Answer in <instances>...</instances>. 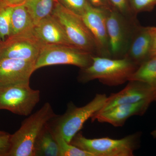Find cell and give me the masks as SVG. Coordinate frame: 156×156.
<instances>
[{"instance_id":"1","label":"cell","mask_w":156,"mask_h":156,"mask_svg":"<svg viewBox=\"0 0 156 156\" xmlns=\"http://www.w3.org/2000/svg\"><path fill=\"white\" fill-rule=\"evenodd\" d=\"M139 66L129 58H113L93 55L92 63L80 69L78 81L83 83L98 80L110 87L125 83Z\"/></svg>"},{"instance_id":"2","label":"cell","mask_w":156,"mask_h":156,"mask_svg":"<svg viewBox=\"0 0 156 156\" xmlns=\"http://www.w3.org/2000/svg\"><path fill=\"white\" fill-rule=\"evenodd\" d=\"M56 115L49 102L23 122L20 128L11 134L8 156H34L35 143L45 126Z\"/></svg>"},{"instance_id":"3","label":"cell","mask_w":156,"mask_h":156,"mask_svg":"<svg viewBox=\"0 0 156 156\" xmlns=\"http://www.w3.org/2000/svg\"><path fill=\"white\" fill-rule=\"evenodd\" d=\"M107 98L105 94H96L90 102L80 107L70 102L65 112L61 115H56L48 124L54 132L70 143L83 128L86 121L102 108Z\"/></svg>"},{"instance_id":"4","label":"cell","mask_w":156,"mask_h":156,"mask_svg":"<svg viewBox=\"0 0 156 156\" xmlns=\"http://www.w3.org/2000/svg\"><path fill=\"white\" fill-rule=\"evenodd\" d=\"M141 135L136 132L120 139L108 137L90 139L80 131L70 143L94 156H133L134 151L139 147Z\"/></svg>"},{"instance_id":"5","label":"cell","mask_w":156,"mask_h":156,"mask_svg":"<svg viewBox=\"0 0 156 156\" xmlns=\"http://www.w3.org/2000/svg\"><path fill=\"white\" fill-rule=\"evenodd\" d=\"M51 15L61 24L73 46L97 56L94 39L81 16L56 2Z\"/></svg>"},{"instance_id":"6","label":"cell","mask_w":156,"mask_h":156,"mask_svg":"<svg viewBox=\"0 0 156 156\" xmlns=\"http://www.w3.org/2000/svg\"><path fill=\"white\" fill-rule=\"evenodd\" d=\"M93 54L74 46L43 45L35 65V70L56 65H71L80 69L92 63Z\"/></svg>"},{"instance_id":"7","label":"cell","mask_w":156,"mask_h":156,"mask_svg":"<svg viewBox=\"0 0 156 156\" xmlns=\"http://www.w3.org/2000/svg\"><path fill=\"white\" fill-rule=\"evenodd\" d=\"M139 22L130 19L114 9L107 12L106 25L111 58H125L133 31Z\"/></svg>"},{"instance_id":"8","label":"cell","mask_w":156,"mask_h":156,"mask_svg":"<svg viewBox=\"0 0 156 156\" xmlns=\"http://www.w3.org/2000/svg\"><path fill=\"white\" fill-rule=\"evenodd\" d=\"M40 99V92L30 85L0 87V110L20 115H30Z\"/></svg>"},{"instance_id":"9","label":"cell","mask_w":156,"mask_h":156,"mask_svg":"<svg viewBox=\"0 0 156 156\" xmlns=\"http://www.w3.org/2000/svg\"><path fill=\"white\" fill-rule=\"evenodd\" d=\"M43 45L33 31L10 36L0 43V58L36 62Z\"/></svg>"},{"instance_id":"10","label":"cell","mask_w":156,"mask_h":156,"mask_svg":"<svg viewBox=\"0 0 156 156\" xmlns=\"http://www.w3.org/2000/svg\"><path fill=\"white\" fill-rule=\"evenodd\" d=\"M107 11L89 4L81 17L94 39L97 56L111 58L106 25Z\"/></svg>"},{"instance_id":"11","label":"cell","mask_w":156,"mask_h":156,"mask_svg":"<svg viewBox=\"0 0 156 156\" xmlns=\"http://www.w3.org/2000/svg\"><path fill=\"white\" fill-rule=\"evenodd\" d=\"M35 65V61L0 58V87L30 85Z\"/></svg>"},{"instance_id":"12","label":"cell","mask_w":156,"mask_h":156,"mask_svg":"<svg viewBox=\"0 0 156 156\" xmlns=\"http://www.w3.org/2000/svg\"><path fill=\"white\" fill-rule=\"evenodd\" d=\"M128 82V84L122 90L107 97L103 107L95 115L106 111L120 105L136 103L145 99L155 101L154 92L147 84L134 80Z\"/></svg>"},{"instance_id":"13","label":"cell","mask_w":156,"mask_h":156,"mask_svg":"<svg viewBox=\"0 0 156 156\" xmlns=\"http://www.w3.org/2000/svg\"><path fill=\"white\" fill-rule=\"evenodd\" d=\"M151 99H145L136 103L120 105L91 118L100 123H106L115 127H122L128 119L134 115L142 116L145 114L151 103Z\"/></svg>"},{"instance_id":"14","label":"cell","mask_w":156,"mask_h":156,"mask_svg":"<svg viewBox=\"0 0 156 156\" xmlns=\"http://www.w3.org/2000/svg\"><path fill=\"white\" fill-rule=\"evenodd\" d=\"M152 39L149 27L135 26L125 57L140 66L151 58Z\"/></svg>"},{"instance_id":"15","label":"cell","mask_w":156,"mask_h":156,"mask_svg":"<svg viewBox=\"0 0 156 156\" xmlns=\"http://www.w3.org/2000/svg\"><path fill=\"white\" fill-rule=\"evenodd\" d=\"M33 32L43 45L74 46L70 41L61 24L51 14L35 26Z\"/></svg>"},{"instance_id":"16","label":"cell","mask_w":156,"mask_h":156,"mask_svg":"<svg viewBox=\"0 0 156 156\" xmlns=\"http://www.w3.org/2000/svg\"><path fill=\"white\" fill-rule=\"evenodd\" d=\"M48 123L36 140L34 156H60L58 144Z\"/></svg>"},{"instance_id":"17","label":"cell","mask_w":156,"mask_h":156,"mask_svg":"<svg viewBox=\"0 0 156 156\" xmlns=\"http://www.w3.org/2000/svg\"><path fill=\"white\" fill-rule=\"evenodd\" d=\"M35 26L33 20L24 5L13 7L9 36L33 31Z\"/></svg>"},{"instance_id":"18","label":"cell","mask_w":156,"mask_h":156,"mask_svg":"<svg viewBox=\"0 0 156 156\" xmlns=\"http://www.w3.org/2000/svg\"><path fill=\"white\" fill-rule=\"evenodd\" d=\"M133 80L141 81L149 86L154 92L156 101V56L151 57L140 66L129 80Z\"/></svg>"},{"instance_id":"19","label":"cell","mask_w":156,"mask_h":156,"mask_svg":"<svg viewBox=\"0 0 156 156\" xmlns=\"http://www.w3.org/2000/svg\"><path fill=\"white\" fill-rule=\"evenodd\" d=\"M57 0H28L25 5L35 25L51 15Z\"/></svg>"},{"instance_id":"20","label":"cell","mask_w":156,"mask_h":156,"mask_svg":"<svg viewBox=\"0 0 156 156\" xmlns=\"http://www.w3.org/2000/svg\"><path fill=\"white\" fill-rule=\"evenodd\" d=\"M13 7L0 0V37L5 41L11 34V17Z\"/></svg>"},{"instance_id":"21","label":"cell","mask_w":156,"mask_h":156,"mask_svg":"<svg viewBox=\"0 0 156 156\" xmlns=\"http://www.w3.org/2000/svg\"><path fill=\"white\" fill-rule=\"evenodd\" d=\"M53 131L59 147L60 156H94L90 153L67 142L59 134Z\"/></svg>"},{"instance_id":"22","label":"cell","mask_w":156,"mask_h":156,"mask_svg":"<svg viewBox=\"0 0 156 156\" xmlns=\"http://www.w3.org/2000/svg\"><path fill=\"white\" fill-rule=\"evenodd\" d=\"M66 9L80 16L86 11L89 3L87 0H57Z\"/></svg>"},{"instance_id":"23","label":"cell","mask_w":156,"mask_h":156,"mask_svg":"<svg viewBox=\"0 0 156 156\" xmlns=\"http://www.w3.org/2000/svg\"><path fill=\"white\" fill-rule=\"evenodd\" d=\"M131 11L135 15L151 12L156 6V0H129Z\"/></svg>"},{"instance_id":"24","label":"cell","mask_w":156,"mask_h":156,"mask_svg":"<svg viewBox=\"0 0 156 156\" xmlns=\"http://www.w3.org/2000/svg\"><path fill=\"white\" fill-rule=\"evenodd\" d=\"M113 9L130 19H136L131 11L129 0H109Z\"/></svg>"},{"instance_id":"25","label":"cell","mask_w":156,"mask_h":156,"mask_svg":"<svg viewBox=\"0 0 156 156\" xmlns=\"http://www.w3.org/2000/svg\"><path fill=\"white\" fill-rule=\"evenodd\" d=\"M10 137L9 133L0 135V156H8L11 146Z\"/></svg>"},{"instance_id":"26","label":"cell","mask_w":156,"mask_h":156,"mask_svg":"<svg viewBox=\"0 0 156 156\" xmlns=\"http://www.w3.org/2000/svg\"><path fill=\"white\" fill-rule=\"evenodd\" d=\"M92 7L98 9L111 10L113 9L109 0H87Z\"/></svg>"},{"instance_id":"27","label":"cell","mask_w":156,"mask_h":156,"mask_svg":"<svg viewBox=\"0 0 156 156\" xmlns=\"http://www.w3.org/2000/svg\"><path fill=\"white\" fill-rule=\"evenodd\" d=\"M152 39L151 49V57L156 56V27H149Z\"/></svg>"},{"instance_id":"28","label":"cell","mask_w":156,"mask_h":156,"mask_svg":"<svg viewBox=\"0 0 156 156\" xmlns=\"http://www.w3.org/2000/svg\"><path fill=\"white\" fill-rule=\"evenodd\" d=\"M9 6L14 7L23 5L28 0H3Z\"/></svg>"},{"instance_id":"29","label":"cell","mask_w":156,"mask_h":156,"mask_svg":"<svg viewBox=\"0 0 156 156\" xmlns=\"http://www.w3.org/2000/svg\"><path fill=\"white\" fill-rule=\"evenodd\" d=\"M151 134L154 138H156V128L151 132Z\"/></svg>"},{"instance_id":"30","label":"cell","mask_w":156,"mask_h":156,"mask_svg":"<svg viewBox=\"0 0 156 156\" xmlns=\"http://www.w3.org/2000/svg\"><path fill=\"white\" fill-rule=\"evenodd\" d=\"M6 132H4V131H0V135H2V134H6Z\"/></svg>"},{"instance_id":"31","label":"cell","mask_w":156,"mask_h":156,"mask_svg":"<svg viewBox=\"0 0 156 156\" xmlns=\"http://www.w3.org/2000/svg\"><path fill=\"white\" fill-rule=\"evenodd\" d=\"M2 39H1V37H0V43H1V42H2Z\"/></svg>"}]
</instances>
